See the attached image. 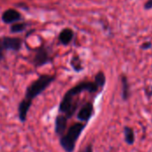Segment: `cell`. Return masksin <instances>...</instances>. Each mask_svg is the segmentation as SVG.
<instances>
[{
  "mask_svg": "<svg viewBox=\"0 0 152 152\" xmlns=\"http://www.w3.org/2000/svg\"><path fill=\"white\" fill-rule=\"evenodd\" d=\"M145 10H151L152 9V0H147L144 4Z\"/></svg>",
  "mask_w": 152,
  "mask_h": 152,
  "instance_id": "ac0fdd59",
  "label": "cell"
},
{
  "mask_svg": "<svg viewBox=\"0 0 152 152\" xmlns=\"http://www.w3.org/2000/svg\"><path fill=\"white\" fill-rule=\"evenodd\" d=\"M2 43L5 51L19 52L22 45V39L17 37H1Z\"/></svg>",
  "mask_w": 152,
  "mask_h": 152,
  "instance_id": "5b68a950",
  "label": "cell"
},
{
  "mask_svg": "<svg viewBox=\"0 0 152 152\" xmlns=\"http://www.w3.org/2000/svg\"><path fill=\"white\" fill-rule=\"evenodd\" d=\"M100 90L101 89L94 81H84L77 84L69 90H68L63 95L59 105V113L65 115L68 118H70L75 114L77 109V102H74L75 96L78 95L83 92L94 94L99 92Z\"/></svg>",
  "mask_w": 152,
  "mask_h": 152,
  "instance_id": "6da1fadb",
  "label": "cell"
},
{
  "mask_svg": "<svg viewBox=\"0 0 152 152\" xmlns=\"http://www.w3.org/2000/svg\"><path fill=\"white\" fill-rule=\"evenodd\" d=\"M80 152H94L93 145L92 144H88L86 148H84Z\"/></svg>",
  "mask_w": 152,
  "mask_h": 152,
  "instance_id": "d6986e66",
  "label": "cell"
},
{
  "mask_svg": "<svg viewBox=\"0 0 152 152\" xmlns=\"http://www.w3.org/2000/svg\"><path fill=\"white\" fill-rule=\"evenodd\" d=\"M121 83H122V97L123 100L126 101L130 96V88H129V83L127 77L125 75H122L121 77Z\"/></svg>",
  "mask_w": 152,
  "mask_h": 152,
  "instance_id": "7c38bea8",
  "label": "cell"
},
{
  "mask_svg": "<svg viewBox=\"0 0 152 152\" xmlns=\"http://www.w3.org/2000/svg\"><path fill=\"white\" fill-rule=\"evenodd\" d=\"M94 113V107L93 102H86L77 114V118L79 121L83 123H87L93 117Z\"/></svg>",
  "mask_w": 152,
  "mask_h": 152,
  "instance_id": "8992f818",
  "label": "cell"
},
{
  "mask_svg": "<svg viewBox=\"0 0 152 152\" xmlns=\"http://www.w3.org/2000/svg\"><path fill=\"white\" fill-rule=\"evenodd\" d=\"M55 75H40L27 87L25 92V98L33 102V100L40 95L44 91H45L46 88L55 81Z\"/></svg>",
  "mask_w": 152,
  "mask_h": 152,
  "instance_id": "3957f363",
  "label": "cell"
},
{
  "mask_svg": "<svg viewBox=\"0 0 152 152\" xmlns=\"http://www.w3.org/2000/svg\"><path fill=\"white\" fill-rule=\"evenodd\" d=\"M4 45H3V43H2V39L0 37V62L4 59Z\"/></svg>",
  "mask_w": 152,
  "mask_h": 152,
  "instance_id": "2e32d148",
  "label": "cell"
},
{
  "mask_svg": "<svg viewBox=\"0 0 152 152\" xmlns=\"http://www.w3.org/2000/svg\"><path fill=\"white\" fill-rule=\"evenodd\" d=\"M86 126V123L77 122L74 123L68 131L60 137V144L66 152H73L75 151L77 142Z\"/></svg>",
  "mask_w": 152,
  "mask_h": 152,
  "instance_id": "7a4b0ae2",
  "label": "cell"
},
{
  "mask_svg": "<svg viewBox=\"0 0 152 152\" xmlns=\"http://www.w3.org/2000/svg\"><path fill=\"white\" fill-rule=\"evenodd\" d=\"M124 135H125V141L127 144L133 145L135 141V135L134 129L130 126H125L124 127Z\"/></svg>",
  "mask_w": 152,
  "mask_h": 152,
  "instance_id": "8fae6325",
  "label": "cell"
},
{
  "mask_svg": "<svg viewBox=\"0 0 152 152\" xmlns=\"http://www.w3.org/2000/svg\"><path fill=\"white\" fill-rule=\"evenodd\" d=\"M27 26L28 24L26 22H15V23H12L11 28H10V31L11 33H13V34H16V33H20L22 31H24L26 28H27Z\"/></svg>",
  "mask_w": 152,
  "mask_h": 152,
  "instance_id": "4fadbf2b",
  "label": "cell"
},
{
  "mask_svg": "<svg viewBox=\"0 0 152 152\" xmlns=\"http://www.w3.org/2000/svg\"><path fill=\"white\" fill-rule=\"evenodd\" d=\"M94 82L99 86V88L102 90L104 87L105 84H106V77H105V74L102 71H99L96 74L95 77H94Z\"/></svg>",
  "mask_w": 152,
  "mask_h": 152,
  "instance_id": "9a60e30c",
  "label": "cell"
},
{
  "mask_svg": "<svg viewBox=\"0 0 152 152\" xmlns=\"http://www.w3.org/2000/svg\"><path fill=\"white\" fill-rule=\"evenodd\" d=\"M32 105V101L24 98L20 101L18 106V117L21 123L26 122L28 118V112Z\"/></svg>",
  "mask_w": 152,
  "mask_h": 152,
  "instance_id": "9c48e42d",
  "label": "cell"
},
{
  "mask_svg": "<svg viewBox=\"0 0 152 152\" xmlns=\"http://www.w3.org/2000/svg\"><path fill=\"white\" fill-rule=\"evenodd\" d=\"M70 65L72 67V69L76 71V72H79L83 69V66H82V61L79 58L78 55H74L71 58L70 61Z\"/></svg>",
  "mask_w": 152,
  "mask_h": 152,
  "instance_id": "5bb4252c",
  "label": "cell"
},
{
  "mask_svg": "<svg viewBox=\"0 0 152 152\" xmlns=\"http://www.w3.org/2000/svg\"><path fill=\"white\" fill-rule=\"evenodd\" d=\"M1 20L5 24H12L21 20V13L15 9L10 8L2 13Z\"/></svg>",
  "mask_w": 152,
  "mask_h": 152,
  "instance_id": "52a82bcc",
  "label": "cell"
},
{
  "mask_svg": "<svg viewBox=\"0 0 152 152\" xmlns=\"http://www.w3.org/2000/svg\"><path fill=\"white\" fill-rule=\"evenodd\" d=\"M73 37H74V31L69 28H66L60 32L58 36V40L61 45H69L73 40Z\"/></svg>",
  "mask_w": 152,
  "mask_h": 152,
  "instance_id": "30bf717a",
  "label": "cell"
},
{
  "mask_svg": "<svg viewBox=\"0 0 152 152\" xmlns=\"http://www.w3.org/2000/svg\"><path fill=\"white\" fill-rule=\"evenodd\" d=\"M52 61V58L47 47L44 45H40L35 50V55L32 60V63L36 68H40Z\"/></svg>",
  "mask_w": 152,
  "mask_h": 152,
  "instance_id": "277c9868",
  "label": "cell"
},
{
  "mask_svg": "<svg viewBox=\"0 0 152 152\" xmlns=\"http://www.w3.org/2000/svg\"><path fill=\"white\" fill-rule=\"evenodd\" d=\"M68 118L63 115V114H59L55 118L54 121V132L56 135L59 137H61L65 133L67 129V125H68Z\"/></svg>",
  "mask_w": 152,
  "mask_h": 152,
  "instance_id": "ba28073f",
  "label": "cell"
},
{
  "mask_svg": "<svg viewBox=\"0 0 152 152\" xmlns=\"http://www.w3.org/2000/svg\"><path fill=\"white\" fill-rule=\"evenodd\" d=\"M152 46V43L151 41H147V42H144L142 45H141V47H142V49H143V50H147V49H150L151 47Z\"/></svg>",
  "mask_w": 152,
  "mask_h": 152,
  "instance_id": "e0dca14e",
  "label": "cell"
}]
</instances>
